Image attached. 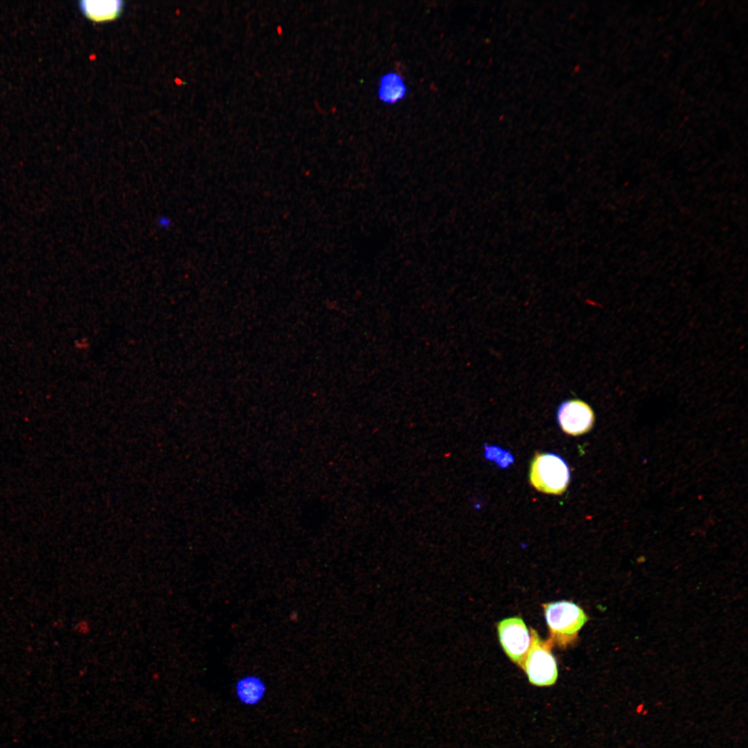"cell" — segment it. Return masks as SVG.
I'll return each instance as SVG.
<instances>
[{"label": "cell", "mask_w": 748, "mask_h": 748, "mask_svg": "<svg viewBox=\"0 0 748 748\" xmlns=\"http://www.w3.org/2000/svg\"><path fill=\"white\" fill-rule=\"evenodd\" d=\"M553 645L565 648L573 643L588 618L577 604L561 600L542 605Z\"/></svg>", "instance_id": "cell-1"}, {"label": "cell", "mask_w": 748, "mask_h": 748, "mask_svg": "<svg viewBox=\"0 0 748 748\" xmlns=\"http://www.w3.org/2000/svg\"><path fill=\"white\" fill-rule=\"evenodd\" d=\"M570 477L568 464L556 454L537 452L531 461L530 482L540 492L562 495L567 488Z\"/></svg>", "instance_id": "cell-2"}, {"label": "cell", "mask_w": 748, "mask_h": 748, "mask_svg": "<svg viewBox=\"0 0 748 748\" xmlns=\"http://www.w3.org/2000/svg\"><path fill=\"white\" fill-rule=\"evenodd\" d=\"M530 630V645L522 668L532 684L551 686L558 678L557 663L551 652L553 645L549 639L542 640L536 630Z\"/></svg>", "instance_id": "cell-3"}, {"label": "cell", "mask_w": 748, "mask_h": 748, "mask_svg": "<svg viewBox=\"0 0 748 748\" xmlns=\"http://www.w3.org/2000/svg\"><path fill=\"white\" fill-rule=\"evenodd\" d=\"M501 645L507 656L522 667L531 642V634L523 619L510 617L497 624Z\"/></svg>", "instance_id": "cell-4"}, {"label": "cell", "mask_w": 748, "mask_h": 748, "mask_svg": "<svg viewBox=\"0 0 748 748\" xmlns=\"http://www.w3.org/2000/svg\"><path fill=\"white\" fill-rule=\"evenodd\" d=\"M556 418L562 430L571 436H580L589 432L595 422L592 408L578 398L562 402L558 407Z\"/></svg>", "instance_id": "cell-5"}, {"label": "cell", "mask_w": 748, "mask_h": 748, "mask_svg": "<svg viewBox=\"0 0 748 748\" xmlns=\"http://www.w3.org/2000/svg\"><path fill=\"white\" fill-rule=\"evenodd\" d=\"M124 7V1L121 0H82L78 2V8L82 15L96 24L115 21L121 17Z\"/></svg>", "instance_id": "cell-6"}, {"label": "cell", "mask_w": 748, "mask_h": 748, "mask_svg": "<svg viewBox=\"0 0 748 748\" xmlns=\"http://www.w3.org/2000/svg\"><path fill=\"white\" fill-rule=\"evenodd\" d=\"M265 681L256 675H246L239 678L234 686L237 700L245 706H255L262 702L267 694Z\"/></svg>", "instance_id": "cell-7"}, {"label": "cell", "mask_w": 748, "mask_h": 748, "mask_svg": "<svg viewBox=\"0 0 748 748\" xmlns=\"http://www.w3.org/2000/svg\"><path fill=\"white\" fill-rule=\"evenodd\" d=\"M407 88L403 78L396 72H389L381 77L377 96L381 101L392 105L402 100Z\"/></svg>", "instance_id": "cell-8"}, {"label": "cell", "mask_w": 748, "mask_h": 748, "mask_svg": "<svg viewBox=\"0 0 748 748\" xmlns=\"http://www.w3.org/2000/svg\"><path fill=\"white\" fill-rule=\"evenodd\" d=\"M484 456L495 462L501 468H507L514 462V457L509 451L497 446L484 445Z\"/></svg>", "instance_id": "cell-9"}]
</instances>
